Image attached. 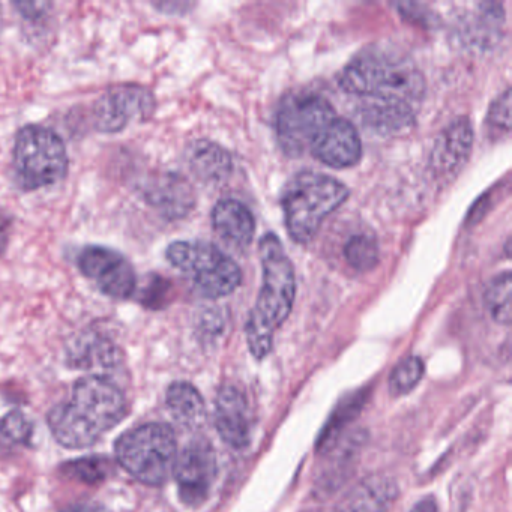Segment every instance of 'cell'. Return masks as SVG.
<instances>
[{
	"instance_id": "cell-9",
	"label": "cell",
	"mask_w": 512,
	"mask_h": 512,
	"mask_svg": "<svg viewBox=\"0 0 512 512\" xmlns=\"http://www.w3.org/2000/svg\"><path fill=\"white\" fill-rule=\"evenodd\" d=\"M157 100L146 86L125 83L107 89L92 107L95 130L118 134L133 122H146L154 116Z\"/></svg>"
},
{
	"instance_id": "cell-21",
	"label": "cell",
	"mask_w": 512,
	"mask_h": 512,
	"mask_svg": "<svg viewBox=\"0 0 512 512\" xmlns=\"http://www.w3.org/2000/svg\"><path fill=\"white\" fill-rule=\"evenodd\" d=\"M166 403L173 419L182 427L193 430L202 427L205 422V400L191 383H172L167 389Z\"/></svg>"
},
{
	"instance_id": "cell-14",
	"label": "cell",
	"mask_w": 512,
	"mask_h": 512,
	"mask_svg": "<svg viewBox=\"0 0 512 512\" xmlns=\"http://www.w3.org/2000/svg\"><path fill=\"white\" fill-rule=\"evenodd\" d=\"M310 154L332 169H349L361 160V137L352 122L337 118L320 134Z\"/></svg>"
},
{
	"instance_id": "cell-10",
	"label": "cell",
	"mask_w": 512,
	"mask_h": 512,
	"mask_svg": "<svg viewBox=\"0 0 512 512\" xmlns=\"http://www.w3.org/2000/svg\"><path fill=\"white\" fill-rule=\"evenodd\" d=\"M77 266L88 280L109 298L133 299L139 287L133 263L115 248L86 245L77 256Z\"/></svg>"
},
{
	"instance_id": "cell-33",
	"label": "cell",
	"mask_w": 512,
	"mask_h": 512,
	"mask_svg": "<svg viewBox=\"0 0 512 512\" xmlns=\"http://www.w3.org/2000/svg\"><path fill=\"white\" fill-rule=\"evenodd\" d=\"M13 224V217L0 209V256H4L8 245H10L11 233H13Z\"/></svg>"
},
{
	"instance_id": "cell-3",
	"label": "cell",
	"mask_w": 512,
	"mask_h": 512,
	"mask_svg": "<svg viewBox=\"0 0 512 512\" xmlns=\"http://www.w3.org/2000/svg\"><path fill=\"white\" fill-rule=\"evenodd\" d=\"M263 283L256 305L245 325L248 349L254 358L269 355L274 344V334L292 313L296 296L295 268L284 251L280 238L266 233L259 244Z\"/></svg>"
},
{
	"instance_id": "cell-22",
	"label": "cell",
	"mask_w": 512,
	"mask_h": 512,
	"mask_svg": "<svg viewBox=\"0 0 512 512\" xmlns=\"http://www.w3.org/2000/svg\"><path fill=\"white\" fill-rule=\"evenodd\" d=\"M479 11L476 19L469 20L461 26V40L469 47H476V49H488L497 44L499 37L502 38L503 20H505V13H503L502 5L494 4H479Z\"/></svg>"
},
{
	"instance_id": "cell-17",
	"label": "cell",
	"mask_w": 512,
	"mask_h": 512,
	"mask_svg": "<svg viewBox=\"0 0 512 512\" xmlns=\"http://www.w3.org/2000/svg\"><path fill=\"white\" fill-rule=\"evenodd\" d=\"M122 355L115 341L97 331L83 332L68 347V362L79 370L109 373L121 364Z\"/></svg>"
},
{
	"instance_id": "cell-2",
	"label": "cell",
	"mask_w": 512,
	"mask_h": 512,
	"mask_svg": "<svg viewBox=\"0 0 512 512\" xmlns=\"http://www.w3.org/2000/svg\"><path fill=\"white\" fill-rule=\"evenodd\" d=\"M340 88L361 100L400 101L415 106L425 94L421 71L406 53L391 46H370L344 67Z\"/></svg>"
},
{
	"instance_id": "cell-18",
	"label": "cell",
	"mask_w": 512,
	"mask_h": 512,
	"mask_svg": "<svg viewBox=\"0 0 512 512\" xmlns=\"http://www.w3.org/2000/svg\"><path fill=\"white\" fill-rule=\"evenodd\" d=\"M359 119L367 130L380 136H397L415 127V107L400 101L362 100Z\"/></svg>"
},
{
	"instance_id": "cell-8",
	"label": "cell",
	"mask_w": 512,
	"mask_h": 512,
	"mask_svg": "<svg viewBox=\"0 0 512 512\" xmlns=\"http://www.w3.org/2000/svg\"><path fill=\"white\" fill-rule=\"evenodd\" d=\"M337 118L334 107L322 95L311 92L289 95L277 113L278 143L284 154L301 157Z\"/></svg>"
},
{
	"instance_id": "cell-37",
	"label": "cell",
	"mask_w": 512,
	"mask_h": 512,
	"mask_svg": "<svg viewBox=\"0 0 512 512\" xmlns=\"http://www.w3.org/2000/svg\"><path fill=\"white\" fill-rule=\"evenodd\" d=\"M65 512H103L101 509H98L97 506H89V505H80L76 506V508L68 509Z\"/></svg>"
},
{
	"instance_id": "cell-26",
	"label": "cell",
	"mask_w": 512,
	"mask_h": 512,
	"mask_svg": "<svg viewBox=\"0 0 512 512\" xmlns=\"http://www.w3.org/2000/svg\"><path fill=\"white\" fill-rule=\"evenodd\" d=\"M110 472H112V461L101 455L77 458V460L68 461L62 467V473L65 476L89 485L100 484L104 479L109 478Z\"/></svg>"
},
{
	"instance_id": "cell-20",
	"label": "cell",
	"mask_w": 512,
	"mask_h": 512,
	"mask_svg": "<svg viewBox=\"0 0 512 512\" xmlns=\"http://www.w3.org/2000/svg\"><path fill=\"white\" fill-rule=\"evenodd\" d=\"M188 166L206 185H220L229 179L233 164L229 152L211 140H197L188 148Z\"/></svg>"
},
{
	"instance_id": "cell-1",
	"label": "cell",
	"mask_w": 512,
	"mask_h": 512,
	"mask_svg": "<svg viewBox=\"0 0 512 512\" xmlns=\"http://www.w3.org/2000/svg\"><path fill=\"white\" fill-rule=\"evenodd\" d=\"M125 415L127 401L121 389L106 377L88 376L77 380L70 400L50 410L47 422L56 442L83 449L95 445Z\"/></svg>"
},
{
	"instance_id": "cell-25",
	"label": "cell",
	"mask_w": 512,
	"mask_h": 512,
	"mask_svg": "<svg viewBox=\"0 0 512 512\" xmlns=\"http://www.w3.org/2000/svg\"><path fill=\"white\" fill-rule=\"evenodd\" d=\"M344 259L355 271H371L379 263V244L373 236L365 233L352 236L344 245Z\"/></svg>"
},
{
	"instance_id": "cell-24",
	"label": "cell",
	"mask_w": 512,
	"mask_h": 512,
	"mask_svg": "<svg viewBox=\"0 0 512 512\" xmlns=\"http://www.w3.org/2000/svg\"><path fill=\"white\" fill-rule=\"evenodd\" d=\"M484 304L491 319L500 325H511V274L494 277L484 290Z\"/></svg>"
},
{
	"instance_id": "cell-15",
	"label": "cell",
	"mask_w": 512,
	"mask_h": 512,
	"mask_svg": "<svg viewBox=\"0 0 512 512\" xmlns=\"http://www.w3.org/2000/svg\"><path fill=\"white\" fill-rule=\"evenodd\" d=\"M215 428L221 439L235 449L250 445L251 421L248 401L236 386L226 385L215 400Z\"/></svg>"
},
{
	"instance_id": "cell-16",
	"label": "cell",
	"mask_w": 512,
	"mask_h": 512,
	"mask_svg": "<svg viewBox=\"0 0 512 512\" xmlns=\"http://www.w3.org/2000/svg\"><path fill=\"white\" fill-rule=\"evenodd\" d=\"M398 497V484L388 475L367 476L350 488L335 505V512H386Z\"/></svg>"
},
{
	"instance_id": "cell-4",
	"label": "cell",
	"mask_w": 512,
	"mask_h": 512,
	"mask_svg": "<svg viewBox=\"0 0 512 512\" xmlns=\"http://www.w3.org/2000/svg\"><path fill=\"white\" fill-rule=\"evenodd\" d=\"M349 199V188L325 173L301 172L284 187L287 232L298 244L316 238L325 218Z\"/></svg>"
},
{
	"instance_id": "cell-7",
	"label": "cell",
	"mask_w": 512,
	"mask_h": 512,
	"mask_svg": "<svg viewBox=\"0 0 512 512\" xmlns=\"http://www.w3.org/2000/svg\"><path fill=\"white\" fill-rule=\"evenodd\" d=\"M176 269L191 278L200 295L209 299L232 295L241 286L238 263L208 241H176L166 250Z\"/></svg>"
},
{
	"instance_id": "cell-19",
	"label": "cell",
	"mask_w": 512,
	"mask_h": 512,
	"mask_svg": "<svg viewBox=\"0 0 512 512\" xmlns=\"http://www.w3.org/2000/svg\"><path fill=\"white\" fill-rule=\"evenodd\" d=\"M212 226L224 241L235 247H247L256 233V221L244 203L223 199L212 211Z\"/></svg>"
},
{
	"instance_id": "cell-29",
	"label": "cell",
	"mask_w": 512,
	"mask_h": 512,
	"mask_svg": "<svg viewBox=\"0 0 512 512\" xmlns=\"http://www.w3.org/2000/svg\"><path fill=\"white\" fill-rule=\"evenodd\" d=\"M172 281L164 278L163 275H151L148 283L140 292V302L151 310H160L166 307L172 295Z\"/></svg>"
},
{
	"instance_id": "cell-34",
	"label": "cell",
	"mask_w": 512,
	"mask_h": 512,
	"mask_svg": "<svg viewBox=\"0 0 512 512\" xmlns=\"http://www.w3.org/2000/svg\"><path fill=\"white\" fill-rule=\"evenodd\" d=\"M154 7L164 14H173V10H175V8L178 10L179 14H187L188 10H190L193 5L181 4V2H178V4H175V2H172V4H170V2H163V4H154Z\"/></svg>"
},
{
	"instance_id": "cell-28",
	"label": "cell",
	"mask_w": 512,
	"mask_h": 512,
	"mask_svg": "<svg viewBox=\"0 0 512 512\" xmlns=\"http://www.w3.org/2000/svg\"><path fill=\"white\" fill-rule=\"evenodd\" d=\"M485 124L488 125L491 133L500 134V136L502 134L508 136L511 133V89L506 88L505 92L491 103Z\"/></svg>"
},
{
	"instance_id": "cell-27",
	"label": "cell",
	"mask_w": 512,
	"mask_h": 512,
	"mask_svg": "<svg viewBox=\"0 0 512 512\" xmlns=\"http://www.w3.org/2000/svg\"><path fill=\"white\" fill-rule=\"evenodd\" d=\"M424 376V362L416 356L403 359L389 377V391L394 397L409 394Z\"/></svg>"
},
{
	"instance_id": "cell-30",
	"label": "cell",
	"mask_w": 512,
	"mask_h": 512,
	"mask_svg": "<svg viewBox=\"0 0 512 512\" xmlns=\"http://www.w3.org/2000/svg\"><path fill=\"white\" fill-rule=\"evenodd\" d=\"M32 431H34L32 422L20 410H13V412L5 415V418L0 422V434L14 443L28 442L31 439Z\"/></svg>"
},
{
	"instance_id": "cell-38",
	"label": "cell",
	"mask_w": 512,
	"mask_h": 512,
	"mask_svg": "<svg viewBox=\"0 0 512 512\" xmlns=\"http://www.w3.org/2000/svg\"><path fill=\"white\" fill-rule=\"evenodd\" d=\"M0 439H2V434H0Z\"/></svg>"
},
{
	"instance_id": "cell-12",
	"label": "cell",
	"mask_w": 512,
	"mask_h": 512,
	"mask_svg": "<svg viewBox=\"0 0 512 512\" xmlns=\"http://www.w3.org/2000/svg\"><path fill=\"white\" fill-rule=\"evenodd\" d=\"M473 146V128L467 118L452 121L434 142L430 169L437 181H452L469 160Z\"/></svg>"
},
{
	"instance_id": "cell-13",
	"label": "cell",
	"mask_w": 512,
	"mask_h": 512,
	"mask_svg": "<svg viewBox=\"0 0 512 512\" xmlns=\"http://www.w3.org/2000/svg\"><path fill=\"white\" fill-rule=\"evenodd\" d=\"M146 203L166 220H181L196 206L193 185L179 173H158L146 182Z\"/></svg>"
},
{
	"instance_id": "cell-35",
	"label": "cell",
	"mask_w": 512,
	"mask_h": 512,
	"mask_svg": "<svg viewBox=\"0 0 512 512\" xmlns=\"http://www.w3.org/2000/svg\"><path fill=\"white\" fill-rule=\"evenodd\" d=\"M410 512H437L436 500H434L433 497H424V499L419 500V502L413 506Z\"/></svg>"
},
{
	"instance_id": "cell-23",
	"label": "cell",
	"mask_w": 512,
	"mask_h": 512,
	"mask_svg": "<svg viewBox=\"0 0 512 512\" xmlns=\"http://www.w3.org/2000/svg\"><path fill=\"white\" fill-rule=\"evenodd\" d=\"M356 451H358V437L347 440L343 448L332 451L328 464L322 475L317 478V490L322 493H334L343 482L349 478L350 470L355 466Z\"/></svg>"
},
{
	"instance_id": "cell-6",
	"label": "cell",
	"mask_w": 512,
	"mask_h": 512,
	"mask_svg": "<svg viewBox=\"0 0 512 512\" xmlns=\"http://www.w3.org/2000/svg\"><path fill=\"white\" fill-rule=\"evenodd\" d=\"M116 461L125 472L146 485L164 484L178 457L175 431L161 422H149L125 431L115 443Z\"/></svg>"
},
{
	"instance_id": "cell-5",
	"label": "cell",
	"mask_w": 512,
	"mask_h": 512,
	"mask_svg": "<svg viewBox=\"0 0 512 512\" xmlns=\"http://www.w3.org/2000/svg\"><path fill=\"white\" fill-rule=\"evenodd\" d=\"M13 167L17 185L23 191L52 187L67 178V146L56 131L43 125H26L14 140Z\"/></svg>"
},
{
	"instance_id": "cell-36",
	"label": "cell",
	"mask_w": 512,
	"mask_h": 512,
	"mask_svg": "<svg viewBox=\"0 0 512 512\" xmlns=\"http://www.w3.org/2000/svg\"><path fill=\"white\" fill-rule=\"evenodd\" d=\"M407 7L412 8V10L418 11V19H416V22L421 23V17L427 16V11H419V5L415 4H407ZM400 14L403 17H406V19H410V17H416V14L413 13V11L407 10L406 7H404V4H401L400 7Z\"/></svg>"
},
{
	"instance_id": "cell-11",
	"label": "cell",
	"mask_w": 512,
	"mask_h": 512,
	"mask_svg": "<svg viewBox=\"0 0 512 512\" xmlns=\"http://www.w3.org/2000/svg\"><path fill=\"white\" fill-rule=\"evenodd\" d=\"M173 473L185 505L199 506L205 502L217 476V458L211 443L205 439L188 443L176 457Z\"/></svg>"
},
{
	"instance_id": "cell-31",
	"label": "cell",
	"mask_w": 512,
	"mask_h": 512,
	"mask_svg": "<svg viewBox=\"0 0 512 512\" xmlns=\"http://www.w3.org/2000/svg\"><path fill=\"white\" fill-rule=\"evenodd\" d=\"M362 400L359 398V395L353 397L352 400L346 401V403L341 404L338 407L337 412L334 413V418H331V422L326 425L325 431H323L322 439H319L320 445H326V443H331L332 439H334L335 434L341 430L343 424L346 425V422H349L353 416L358 413L359 407H361Z\"/></svg>"
},
{
	"instance_id": "cell-32",
	"label": "cell",
	"mask_w": 512,
	"mask_h": 512,
	"mask_svg": "<svg viewBox=\"0 0 512 512\" xmlns=\"http://www.w3.org/2000/svg\"><path fill=\"white\" fill-rule=\"evenodd\" d=\"M14 7L17 8V11H19L23 19L35 22V20H41L46 16L50 5L44 4V2H25V4L17 2V4H14Z\"/></svg>"
}]
</instances>
